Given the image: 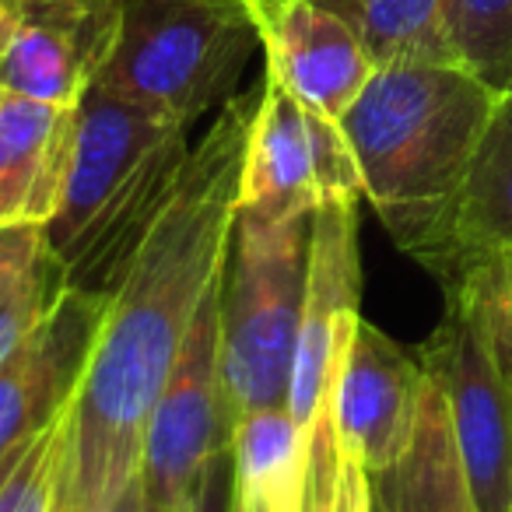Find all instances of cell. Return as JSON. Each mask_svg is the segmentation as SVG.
I'll return each mask as SVG.
<instances>
[{
    "label": "cell",
    "mask_w": 512,
    "mask_h": 512,
    "mask_svg": "<svg viewBox=\"0 0 512 512\" xmlns=\"http://www.w3.org/2000/svg\"><path fill=\"white\" fill-rule=\"evenodd\" d=\"M256 99L260 88L228 99L190 144L169 207L106 299L67 404L53 512H109L141 474L155 404L200 302L225 271Z\"/></svg>",
    "instance_id": "6da1fadb"
},
{
    "label": "cell",
    "mask_w": 512,
    "mask_h": 512,
    "mask_svg": "<svg viewBox=\"0 0 512 512\" xmlns=\"http://www.w3.org/2000/svg\"><path fill=\"white\" fill-rule=\"evenodd\" d=\"M498 95L456 60H411L376 67L341 116L362 197L421 267L439 246Z\"/></svg>",
    "instance_id": "7a4b0ae2"
},
{
    "label": "cell",
    "mask_w": 512,
    "mask_h": 512,
    "mask_svg": "<svg viewBox=\"0 0 512 512\" xmlns=\"http://www.w3.org/2000/svg\"><path fill=\"white\" fill-rule=\"evenodd\" d=\"M190 155V130L95 81L78 102L64 200L43 228L64 285L109 299L169 207Z\"/></svg>",
    "instance_id": "3957f363"
},
{
    "label": "cell",
    "mask_w": 512,
    "mask_h": 512,
    "mask_svg": "<svg viewBox=\"0 0 512 512\" xmlns=\"http://www.w3.org/2000/svg\"><path fill=\"white\" fill-rule=\"evenodd\" d=\"M498 264L442 285L446 313L418 351L446 400L477 512H512V313Z\"/></svg>",
    "instance_id": "277c9868"
},
{
    "label": "cell",
    "mask_w": 512,
    "mask_h": 512,
    "mask_svg": "<svg viewBox=\"0 0 512 512\" xmlns=\"http://www.w3.org/2000/svg\"><path fill=\"white\" fill-rule=\"evenodd\" d=\"M309 246L313 214L249 218L235 211L221 271V383L232 425L242 414L288 407Z\"/></svg>",
    "instance_id": "5b68a950"
},
{
    "label": "cell",
    "mask_w": 512,
    "mask_h": 512,
    "mask_svg": "<svg viewBox=\"0 0 512 512\" xmlns=\"http://www.w3.org/2000/svg\"><path fill=\"white\" fill-rule=\"evenodd\" d=\"M256 46L242 0H123L120 39L99 85L190 130L239 95Z\"/></svg>",
    "instance_id": "8992f818"
},
{
    "label": "cell",
    "mask_w": 512,
    "mask_h": 512,
    "mask_svg": "<svg viewBox=\"0 0 512 512\" xmlns=\"http://www.w3.org/2000/svg\"><path fill=\"white\" fill-rule=\"evenodd\" d=\"M232 446V414L221 383V278L200 302L172 376L148 421L141 456L144 502L176 509L197 495L204 470Z\"/></svg>",
    "instance_id": "52a82bcc"
},
{
    "label": "cell",
    "mask_w": 512,
    "mask_h": 512,
    "mask_svg": "<svg viewBox=\"0 0 512 512\" xmlns=\"http://www.w3.org/2000/svg\"><path fill=\"white\" fill-rule=\"evenodd\" d=\"M327 200H362V176L341 123L309 113L264 78L239 176V214L302 218Z\"/></svg>",
    "instance_id": "ba28073f"
},
{
    "label": "cell",
    "mask_w": 512,
    "mask_h": 512,
    "mask_svg": "<svg viewBox=\"0 0 512 512\" xmlns=\"http://www.w3.org/2000/svg\"><path fill=\"white\" fill-rule=\"evenodd\" d=\"M362 256H358V200H327L313 214L309 281L295 341L288 411L295 425L313 432L334 421V393L344 358L358 330Z\"/></svg>",
    "instance_id": "9c48e42d"
},
{
    "label": "cell",
    "mask_w": 512,
    "mask_h": 512,
    "mask_svg": "<svg viewBox=\"0 0 512 512\" xmlns=\"http://www.w3.org/2000/svg\"><path fill=\"white\" fill-rule=\"evenodd\" d=\"M123 25V0H18L0 50V88L78 106L102 78Z\"/></svg>",
    "instance_id": "30bf717a"
},
{
    "label": "cell",
    "mask_w": 512,
    "mask_h": 512,
    "mask_svg": "<svg viewBox=\"0 0 512 512\" xmlns=\"http://www.w3.org/2000/svg\"><path fill=\"white\" fill-rule=\"evenodd\" d=\"M267 60V81L281 85L316 116L337 120L376 74L358 32L320 0H242Z\"/></svg>",
    "instance_id": "8fae6325"
},
{
    "label": "cell",
    "mask_w": 512,
    "mask_h": 512,
    "mask_svg": "<svg viewBox=\"0 0 512 512\" xmlns=\"http://www.w3.org/2000/svg\"><path fill=\"white\" fill-rule=\"evenodd\" d=\"M428 372L376 323L358 320L334 393L337 449L355 456L369 474H383L411 449L425 404Z\"/></svg>",
    "instance_id": "7c38bea8"
},
{
    "label": "cell",
    "mask_w": 512,
    "mask_h": 512,
    "mask_svg": "<svg viewBox=\"0 0 512 512\" xmlns=\"http://www.w3.org/2000/svg\"><path fill=\"white\" fill-rule=\"evenodd\" d=\"M106 299L64 288L39 327L0 362V484L18 453L67 411Z\"/></svg>",
    "instance_id": "4fadbf2b"
},
{
    "label": "cell",
    "mask_w": 512,
    "mask_h": 512,
    "mask_svg": "<svg viewBox=\"0 0 512 512\" xmlns=\"http://www.w3.org/2000/svg\"><path fill=\"white\" fill-rule=\"evenodd\" d=\"M78 106L0 88V228H46L64 200Z\"/></svg>",
    "instance_id": "5bb4252c"
},
{
    "label": "cell",
    "mask_w": 512,
    "mask_h": 512,
    "mask_svg": "<svg viewBox=\"0 0 512 512\" xmlns=\"http://www.w3.org/2000/svg\"><path fill=\"white\" fill-rule=\"evenodd\" d=\"M512 253V88L498 95L425 271L446 281Z\"/></svg>",
    "instance_id": "9a60e30c"
},
{
    "label": "cell",
    "mask_w": 512,
    "mask_h": 512,
    "mask_svg": "<svg viewBox=\"0 0 512 512\" xmlns=\"http://www.w3.org/2000/svg\"><path fill=\"white\" fill-rule=\"evenodd\" d=\"M372 477V495L383 512H477L456 453L453 425L439 386L428 379L418 432L400 463Z\"/></svg>",
    "instance_id": "2e32d148"
},
{
    "label": "cell",
    "mask_w": 512,
    "mask_h": 512,
    "mask_svg": "<svg viewBox=\"0 0 512 512\" xmlns=\"http://www.w3.org/2000/svg\"><path fill=\"white\" fill-rule=\"evenodd\" d=\"M235 512H306V432L288 407L232 425Z\"/></svg>",
    "instance_id": "e0dca14e"
},
{
    "label": "cell",
    "mask_w": 512,
    "mask_h": 512,
    "mask_svg": "<svg viewBox=\"0 0 512 512\" xmlns=\"http://www.w3.org/2000/svg\"><path fill=\"white\" fill-rule=\"evenodd\" d=\"M64 288V271L43 228H0V362L39 327Z\"/></svg>",
    "instance_id": "ac0fdd59"
},
{
    "label": "cell",
    "mask_w": 512,
    "mask_h": 512,
    "mask_svg": "<svg viewBox=\"0 0 512 512\" xmlns=\"http://www.w3.org/2000/svg\"><path fill=\"white\" fill-rule=\"evenodd\" d=\"M320 4L358 32L376 67L453 60L446 39L449 0H320Z\"/></svg>",
    "instance_id": "d6986e66"
},
{
    "label": "cell",
    "mask_w": 512,
    "mask_h": 512,
    "mask_svg": "<svg viewBox=\"0 0 512 512\" xmlns=\"http://www.w3.org/2000/svg\"><path fill=\"white\" fill-rule=\"evenodd\" d=\"M446 39L456 64L498 92L512 85V0H449Z\"/></svg>",
    "instance_id": "ffe728a7"
},
{
    "label": "cell",
    "mask_w": 512,
    "mask_h": 512,
    "mask_svg": "<svg viewBox=\"0 0 512 512\" xmlns=\"http://www.w3.org/2000/svg\"><path fill=\"white\" fill-rule=\"evenodd\" d=\"M64 418L67 411L18 453L15 467L0 484V512H53L64 453Z\"/></svg>",
    "instance_id": "44dd1931"
},
{
    "label": "cell",
    "mask_w": 512,
    "mask_h": 512,
    "mask_svg": "<svg viewBox=\"0 0 512 512\" xmlns=\"http://www.w3.org/2000/svg\"><path fill=\"white\" fill-rule=\"evenodd\" d=\"M186 512H235V467H232V446L221 449L204 470Z\"/></svg>",
    "instance_id": "7402d4cb"
},
{
    "label": "cell",
    "mask_w": 512,
    "mask_h": 512,
    "mask_svg": "<svg viewBox=\"0 0 512 512\" xmlns=\"http://www.w3.org/2000/svg\"><path fill=\"white\" fill-rule=\"evenodd\" d=\"M330 512H372V477L355 456L337 449V488Z\"/></svg>",
    "instance_id": "603a6c76"
},
{
    "label": "cell",
    "mask_w": 512,
    "mask_h": 512,
    "mask_svg": "<svg viewBox=\"0 0 512 512\" xmlns=\"http://www.w3.org/2000/svg\"><path fill=\"white\" fill-rule=\"evenodd\" d=\"M109 512H148V502H144L141 474H137L134 481H130L127 488L120 491V498H116V502L109 505Z\"/></svg>",
    "instance_id": "cb8c5ba5"
},
{
    "label": "cell",
    "mask_w": 512,
    "mask_h": 512,
    "mask_svg": "<svg viewBox=\"0 0 512 512\" xmlns=\"http://www.w3.org/2000/svg\"><path fill=\"white\" fill-rule=\"evenodd\" d=\"M15 15H18V0H0V50H4V43L11 39Z\"/></svg>",
    "instance_id": "d4e9b609"
},
{
    "label": "cell",
    "mask_w": 512,
    "mask_h": 512,
    "mask_svg": "<svg viewBox=\"0 0 512 512\" xmlns=\"http://www.w3.org/2000/svg\"><path fill=\"white\" fill-rule=\"evenodd\" d=\"M498 278H502V295H505V302H509V313H512V267H509V260L498 264Z\"/></svg>",
    "instance_id": "484cf974"
},
{
    "label": "cell",
    "mask_w": 512,
    "mask_h": 512,
    "mask_svg": "<svg viewBox=\"0 0 512 512\" xmlns=\"http://www.w3.org/2000/svg\"><path fill=\"white\" fill-rule=\"evenodd\" d=\"M186 509H190V505H186ZM148 512H176V509H151V505H148Z\"/></svg>",
    "instance_id": "4316f807"
},
{
    "label": "cell",
    "mask_w": 512,
    "mask_h": 512,
    "mask_svg": "<svg viewBox=\"0 0 512 512\" xmlns=\"http://www.w3.org/2000/svg\"><path fill=\"white\" fill-rule=\"evenodd\" d=\"M372 512H383V509H379V505H376V495H372Z\"/></svg>",
    "instance_id": "83f0119b"
},
{
    "label": "cell",
    "mask_w": 512,
    "mask_h": 512,
    "mask_svg": "<svg viewBox=\"0 0 512 512\" xmlns=\"http://www.w3.org/2000/svg\"><path fill=\"white\" fill-rule=\"evenodd\" d=\"M505 260H509V267H512V253H509V256H505Z\"/></svg>",
    "instance_id": "f1b7e54d"
},
{
    "label": "cell",
    "mask_w": 512,
    "mask_h": 512,
    "mask_svg": "<svg viewBox=\"0 0 512 512\" xmlns=\"http://www.w3.org/2000/svg\"><path fill=\"white\" fill-rule=\"evenodd\" d=\"M509 88H512V85H509ZM509 88H505V92H509Z\"/></svg>",
    "instance_id": "f546056e"
}]
</instances>
